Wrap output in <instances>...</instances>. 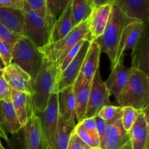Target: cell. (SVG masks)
<instances>
[{
    "label": "cell",
    "mask_w": 149,
    "mask_h": 149,
    "mask_svg": "<svg viewBox=\"0 0 149 149\" xmlns=\"http://www.w3.org/2000/svg\"><path fill=\"white\" fill-rule=\"evenodd\" d=\"M58 77V69L56 63L45 58L41 68L31 78L32 101L33 110L36 114L46 109Z\"/></svg>",
    "instance_id": "cell-1"
},
{
    "label": "cell",
    "mask_w": 149,
    "mask_h": 149,
    "mask_svg": "<svg viewBox=\"0 0 149 149\" xmlns=\"http://www.w3.org/2000/svg\"><path fill=\"white\" fill-rule=\"evenodd\" d=\"M119 106H130L143 111L149 104V78L148 74L131 67L127 83L116 98Z\"/></svg>",
    "instance_id": "cell-2"
},
{
    "label": "cell",
    "mask_w": 149,
    "mask_h": 149,
    "mask_svg": "<svg viewBox=\"0 0 149 149\" xmlns=\"http://www.w3.org/2000/svg\"><path fill=\"white\" fill-rule=\"evenodd\" d=\"M23 11L25 17L23 37L42 49L49 44L51 31L56 19L41 15L37 12L31 10L26 2Z\"/></svg>",
    "instance_id": "cell-3"
},
{
    "label": "cell",
    "mask_w": 149,
    "mask_h": 149,
    "mask_svg": "<svg viewBox=\"0 0 149 149\" xmlns=\"http://www.w3.org/2000/svg\"><path fill=\"white\" fill-rule=\"evenodd\" d=\"M131 20H134L127 17L120 9L116 4H113L104 32L95 40L100 45L101 52H105L110 59L111 68L114 63L122 31Z\"/></svg>",
    "instance_id": "cell-4"
},
{
    "label": "cell",
    "mask_w": 149,
    "mask_h": 149,
    "mask_svg": "<svg viewBox=\"0 0 149 149\" xmlns=\"http://www.w3.org/2000/svg\"><path fill=\"white\" fill-rule=\"evenodd\" d=\"M45 55L41 48L22 37L14 45L10 63L18 65L33 78L43 64Z\"/></svg>",
    "instance_id": "cell-5"
},
{
    "label": "cell",
    "mask_w": 149,
    "mask_h": 149,
    "mask_svg": "<svg viewBox=\"0 0 149 149\" xmlns=\"http://www.w3.org/2000/svg\"><path fill=\"white\" fill-rule=\"evenodd\" d=\"M58 96L59 93H51L46 109L37 113L41 121L42 149H54L59 114Z\"/></svg>",
    "instance_id": "cell-6"
},
{
    "label": "cell",
    "mask_w": 149,
    "mask_h": 149,
    "mask_svg": "<svg viewBox=\"0 0 149 149\" xmlns=\"http://www.w3.org/2000/svg\"><path fill=\"white\" fill-rule=\"evenodd\" d=\"M82 39L90 40L88 30V20L75 26L68 34L61 40L49 44L42 48L45 57L49 61L56 63L61 55L66 53L74 45Z\"/></svg>",
    "instance_id": "cell-7"
},
{
    "label": "cell",
    "mask_w": 149,
    "mask_h": 149,
    "mask_svg": "<svg viewBox=\"0 0 149 149\" xmlns=\"http://www.w3.org/2000/svg\"><path fill=\"white\" fill-rule=\"evenodd\" d=\"M110 95L105 84V81L100 77L98 68L92 80L88 103L84 119L95 117L103 106L110 105Z\"/></svg>",
    "instance_id": "cell-8"
},
{
    "label": "cell",
    "mask_w": 149,
    "mask_h": 149,
    "mask_svg": "<svg viewBox=\"0 0 149 149\" xmlns=\"http://www.w3.org/2000/svg\"><path fill=\"white\" fill-rule=\"evenodd\" d=\"M90 43L91 42L87 39L84 42V45H82L77 56L58 76L52 93H59L64 88L73 85L74 84L77 77L80 74L83 61L87 55Z\"/></svg>",
    "instance_id": "cell-9"
},
{
    "label": "cell",
    "mask_w": 149,
    "mask_h": 149,
    "mask_svg": "<svg viewBox=\"0 0 149 149\" xmlns=\"http://www.w3.org/2000/svg\"><path fill=\"white\" fill-rule=\"evenodd\" d=\"M146 28V23L138 20H131L125 26L119 39L113 68L124 58L125 51L129 49H131L132 51L135 49Z\"/></svg>",
    "instance_id": "cell-10"
},
{
    "label": "cell",
    "mask_w": 149,
    "mask_h": 149,
    "mask_svg": "<svg viewBox=\"0 0 149 149\" xmlns=\"http://www.w3.org/2000/svg\"><path fill=\"white\" fill-rule=\"evenodd\" d=\"M3 77L11 90L32 95L31 77L18 65L10 63L5 66L3 69Z\"/></svg>",
    "instance_id": "cell-11"
},
{
    "label": "cell",
    "mask_w": 149,
    "mask_h": 149,
    "mask_svg": "<svg viewBox=\"0 0 149 149\" xmlns=\"http://www.w3.org/2000/svg\"><path fill=\"white\" fill-rule=\"evenodd\" d=\"M129 141V133L124 129L120 119L107 124L104 141L100 149H120Z\"/></svg>",
    "instance_id": "cell-12"
},
{
    "label": "cell",
    "mask_w": 149,
    "mask_h": 149,
    "mask_svg": "<svg viewBox=\"0 0 149 149\" xmlns=\"http://www.w3.org/2000/svg\"><path fill=\"white\" fill-rule=\"evenodd\" d=\"M112 4H106L93 9L88 20V30L90 41H95L104 32L111 13Z\"/></svg>",
    "instance_id": "cell-13"
},
{
    "label": "cell",
    "mask_w": 149,
    "mask_h": 149,
    "mask_svg": "<svg viewBox=\"0 0 149 149\" xmlns=\"http://www.w3.org/2000/svg\"><path fill=\"white\" fill-rule=\"evenodd\" d=\"M131 67L124 65V58H122L111 69L110 76L105 81L109 95H113L116 99L127 83L130 74Z\"/></svg>",
    "instance_id": "cell-14"
},
{
    "label": "cell",
    "mask_w": 149,
    "mask_h": 149,
    "mask_svg": "<svg viewBox=\"0 0 149 149\" xmlns=\"http://www.w3.org/2000/svg\"><path fill=\"white\" fill-rule=\"evenodd\" d=\"M129 19L146 23L149 16V0H116L115 4Z\"/></svg>",
    "instance_id": "cell-15"
},
{
    "label": "cell",
    "mask_w": 149,
    "mask_h": 149,
    "mask_svg": "<svg viewBox=\"0 0 149 149\" xmlns=\"http://www.w3.org/2000/svg\"><path fill=\"white\" fill-rule=\"evenodd\" d=\"M100 54L101 49L99 44L96 41L91 42L77 79L84 82H92L96 71L99 68Z\"/></svg>",
    "instance_id": "cell-16"
},
{
    "label": "cell",
    "mask_w": 149,
    "mask_h": 149,
    "mask_svg": "<svg viewBox=\"0 0 149 149\" xmlns=\"http://www.w3.org/2000/svg\"><path fill=\"white\" fill-rule=\"evenodd\" d=\"M11 101L22 127L26 125L33 113L32 95L24 92L11 90Z\"/></svg>",
    "instance_id": "cell-17"
},
{
    "label": "cell",
    "mask_w": 149,
    "mask_h": 149,
    "mask_svg": "<svg viewBox=\"0 0 149 149\" xmlns=\"http://www.w3.org/2000/svg\"><path fill=\"white\" fill-rule=\"evenodd\" d=\"M58 112L71 126H76V100L73 85L65 87L59 93Z\"/></svg>",
    "instance_id": "cell-18"
},
{
    "label": "cell",
    "mask_w": 149,
    "mask_h": 149,
    "mask_svg": "<svg viewBox=\"0 0 149 149\" xmlns=\"http://www.w3.org/2000/svg\"><path fill=\"white\" fill-rule=\"evenodd\" d=\"M25 149H42V134L39 116L33 113L29 122L22 127Z\"/></svg>",
    "instance_id": "cell-19"
},
{
    "label": "cell",
    "mask_w": 149,
    "mask_h": 149,
    "mask_svg": "<svg viewBox=\"0 0 149 149\" xmlns=\"http://www.w3.org/2000/svg\"><path fill=\"white\" fill-rule=\"evenodd\" d=\"M131 56H132V68H136L148 75L149 39L146 29L135 49L132 51Z\"/></svg>",
    "instance_id": "cell-20"
},
{
    "label": "cell",
    "mask_w": 149,
    "mask_h": 149,
    "mask_svg": "<svg viewBox=\"0 0 149 149\" xmlns=\"http://www.w3.org/2000/svg\"><path fill=\"white\" fill-rule=\"evenodd\" d=\"M148 129L149 124L146 122L141 112L128 132L132 149H149Z\"/></svg>",
    "instance_id": "cell-21"
},
{
    "label": "cell",
    "mask_w": 149,
    "mask_h": 149,
    "mask_svg": "<svg viewBox=\"0 0 149 149\" xmlns=\"http://www.w3.org/2000/svg\"><path fill=\"white\" fill-rule=\"evenodd\" d=\"M75 27L71 15V0L55 22L51 31L49 44L61 40ZM48 44V45H49Z\"/></svg>",
    "instance_id": "cell-22"
},
{
    "label": "cell",
    "mask_w": 149,
    "mask_h": 149,
    "mask_svg": "<svg viewBox=\"0 0 149 149\" xmlns=\"http://www.w3.org/2000/svg\"><path fill=\"white\" fill-rule=\"evenodd\" d=\"M91 84L92 82H84L79 79H77L73 84L76 100V119L78 123L84 118Z\"/></svg>",
    "instance_id": "cell-23"
},
{
    "label": "cell",
    "mask_w": 149,
    "mask_h": 149,
    "mask_svg": "<svg viewBox=\"0 0 149 149\" xmlns=\"http://www.w3.org/2000/svg\"><path fill=\"white\" fill-rule=\"evenodd\" d=\"M0 22L11 31L23 36L25 22L23 10L0 8Z\"/></svg>",
    "instance_id": "cell-24"
},
{
    "label": "cell",
    "mask_w": 149,
    "mask_h": 149,
    "mask_svg": "<svg viewBox=\"0 0 149 149\" xmlns=\"http://www.w3.org/2000/svg\"><path fill=\"white\" fill-rule=\"evenodd\" d=\"M1 108V124L2 127L8 131L12 135L17 134L20 130L22 126L20 124L16 112L13 108L11 99L7 100L0 101Z\"/></svg>",
    "instance_id": "cell-25"
},
{
    "label": "cell",
    "mask_w": 149,
    "mask_h": 149,
    "mask_svg": "<svg viewBox=\"0 0 149 149\" xmlns=\"http://www.w3.org/2000/svg\"><path fill=\"white\" fill-rule=\"evenodd\" d=\"M93 10L90 0H71V15L74 26L87 20Z\"/></svg>",
    "instance_id": "cell-26"
},
{
    "label": "cell",
    "mask_w": 149,
    "mask_h": 149,
    "mask_svg": "<svg viewBox=\"0 0 149 149\" xmlns=\"http://www.w3.org/2000/svg\"><path fill=\"white\" fill-rule=\"evenodd\" d=\"M74 129V127L71 126L62 116L58 114V127H57L54 149H67L71 135Z\"/></svg>",
    "instance_id": "cell-27"
},
{
    "label": "cell",
    "mask_w": 149,
    "mask_h": 149,
    "mask_svg": "<svg viewBox=\"0 0 149 149\" xmlns=\"http://www.w3.org/2000/svg\"><path fill=\"white\" fill-rule=\"evenodd\" d=\"M74 131L78 135L79 138L90 148L92 149H100V139L98 135H93L84 129L79 123L76 125Z\"/></svg>",
    "instance_id": "cell-28"
},
{
    "label": "cell",
    "mask_w": 149,
    "mask_h": 149,
    "mask_svg": "<svg viewBox=\"0 0 149 149\" xmlns=\"http://www.w3.org/2000/svg\"><path fill=\"white\" fill-rule=\"evenodd\" d=\"M97 116L103 119L107 124L111 123L122 118V107L107 105V106H103L99 111Z\"/></svg>",
    "instance_id": "cell-29"
},
{
    "label": "cell",
    "mask_w": 149,
    "mask_h": 149,
    "mask_svg": "<svg viewBox=\"0 0 149 149\" xmlns=\"http://www.w3.org/2000/svg\"><path fill=\"white\" fill-rule=\"evenodd\" d=\"M141 112L142 111L138 110L130 106L122 107V116L121 120H122L124 129L127 132H129Z\"/></svg>",
    "instance_id": "cell-30"
},
{
    "label": "cell",
    "mask_w": 149,
    "mask_h": 149,
    "mask_svg": "<svg viewBox=\"0 0 149 149\" xmlns=\"http://www.w3.org/2000/svg\"><path fill=\"white\" fill-rule=\"evenodd\" d=\"M70 1L71 0H46L49 14L56 20L66 8Z\"/></svg>",
    "instance_id": "cell-31"
},
{
    "label": "cell",
    "mask_w": 149,
    "mask_h": 149,
    "mask_svg": "<svg viewBox=\"0 0 149 149\" xmlns=\"http://www.w3.org/2000/svg\"><path fill=\"white\" fill-rule=\"evenodd\" d=\"M25 2L31 10L37 12L41 15L44 17H52L47 9L46 0H25Z\"/></svg>",
    "instance_id": "cell-32"
},
{
    "label": "cell",
    "mask_w": 149,
    "mask_h": 149,
    "mask_svg": "<svg viewBox=\"0 0 149 149\" xmlns=\"http://www.w3.org/2000/svg\"><path fill=\"white\" fill-rule=\"evenodd\" d=\"M23 36L16 34L7 29L4 24L0 22V39L10 45H14Z\"/></svg>",
    "instance_id": "cell-33"
},
{
    "label": "cell",
    "mask_w": 149,
    "mask_h": 149,
    "mask_svg": "<svg viewBox=\"0 0 149 149\" xmlns=\"http://www.w3.org/2000/svg\"><path fill=\"white\" fill-rule=\"evenodd\" d=\"M14 45H10L0 39V56L5 66L10 64Z\"/></svg>",
    "instance_id": "cell-34"
},
{
    "label": "cell",
    "mask_w": 149,
    "mask_h": 149,
    "mask_svg": "<svg viewBox=\"0 0 149 149\" xmlns=\"http://www.w3.org/2000/svg\"><path fill=\"white\" fill-rule=\"evenodd\" d=\"M67 149H92L84 143L73 130Z\"/></svg>",
    "instance_id": "cell-35"
},
{
    "label": "cell",
    "mask_w": 149,
    "mask_h": 149,
    "mask_svg": "<svg viewBox=\"0 0 149 149\" xmlns=\"http://www.w3.org/2000/svg\"><path fill=\"white\" fill-rule=\"evenodd\" d=\"M25 0H0V8H8L23 10Z\"/></svg>",
    "instance_id": "cell-36"
},
{
    "label": "cell",
    "mask_w": 149,
    "mask_h": 149,
    "mask_svg": "<svg viewBox=\"0 0 149 149\" xmlns=\"http://www.w3.org/2000/svg\"><path fill=\"white\" fill-rule=\"evenodd\" d=\"M11 99V89L6 82L3 74L0 77V101Z\"/></svg>",
    "instance_id": "cell-37"
},
{
    "label": "cell",
    "mask_w": 149,
    "mask_h": 149,
    "mask_svg": "<svg viewBox=\"0 0 149 149\" xmlns=\"http://www.w3.org/2000/svg\"><path fill=\"white\" fill-rule=\"evenodd\" d=\"M95 120L96 127H97V134H98L99 139H100V147L103 144V141H104L105 133H106V127H107V123L105 122L103 119L99 117L98 116H95Z\"/></svg>",
    "instance_id": "cell-38"
},
{
    "label": "cell",
    "mask_w": 149,
    "mask_h": 149,
    "mask_svg": "<svg viewBox=\"0 0 149 149\" xmlns=\"http://www.w3.org/2000/svg\"><path fill=\"white\" fill-rule=\"evenodd\" d=\"M91 5L93 9L97 8L101 6L106 5V4H115L116 0H90Z\"/></svg>",
    "instance_id": "cell-39"
},
{
    "label": "cell",
    "mask_w": 149,
    "mask_h": 149,
    "mask_svg": "<svg viewBox=\"0 0 149 149\" xmlns=\"http://www.w3.org/2000/svg\"><path fill=\"white\" fill-rule=\"evenodd\" d=\"M0 136L1 138H4L6 141H8V138H7V135L6 134L5 130H4V127L1 125V122H0Z\"/></svg>",
    "instance_id": "cell-40"
},
{
    "label": "cell",
    "mask_w": 149,
    "mask_h": 149,
    "mask_svg": "<svg viewBox=\"0 0 149 149\" xmlns=\"http://www.w3.org/2000/svg\"><path fill=\"white\" fill-rule=\"evenodd\" d=\"M120 149H132V147H131V143L130 142H127L123 147H122Z\"/></svg>",
    "instance_id": "cell-41"
},
{
    "label": "cell",
    "mask_w": 149,
    "mask_h": 149,
    "mask_svg": "<svg viewBox=\"0 0 149 149\" xmlns=\"http://www.w3.org/2000/svg\"><path fill=\"white\" fill-rule=\"evenodd\" d=\"M4 68H5V65H4V62H3L2 59H1V56H0V69L3 70Z\"/></svg>",
    "instance_id": "cell-42"
},
{
    "label": "cell",
    "mask_w": 149,
    "mask_h": 149,
    "mask_svg": "<svg viewBox=\"0 0 149 149\" xmlns=\"http://www.w3.org/2000/svg\"><path fill=\"white\" fill-rule=\"evenodd\" d=\"M2 74H3V70L0 69V77H1V76H2Z\"/></svg>",
    "instance_id": "cell-43"
},
{
    "label": "cell",
    "mask_w": 149,
    "mask_h": 149,
    "mask_svg": "<svg viewBox=\"0 0 149 149\" xmlns=\"http://www.w3.org/2000/svg\"><path fill=\"white\" fill-rule=\"evenodd\" d=\"M0 149H5L4 148V146H3L2 145H1V143H0Z\"/></svg>",
    "instance_id": "cell-44"
},
{
    "label": "cell",
    "mask_w": 149,
    "mask_h": 149,
    "mask_svg": "<svg viewBox=\"0 0 149 149\" xmlns=\"http://www.w3.org/2000/svg\"><path fill=\"white\" fill-rule=\"evenodd\" d=\"M1 136H0V143H1Z\"/></svg>",
    "instance_id": "cell-45"
}]
</instances>
